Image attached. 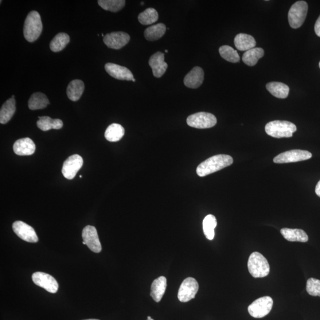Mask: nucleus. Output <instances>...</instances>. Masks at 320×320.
Returning a JSON list of instances; mask_svg holds the SVG:
<instances>
[{
  "label": "nucleus",
  "mask_w": 320,
  "mask_h": 320,
  "mask_svg": "<svg viewBox=\"0 0 320 320\" xmlns=\"http://www.w3.org/2000/svg\"><path fill=\"white\" fill-rule=\"evenodd\" d=\"M83 165V159L80 155L74 154L70 156L64 163L62 174L68 180H72Z\"/></svg>",
  "instance_id": "10"
},
{
  "label": "nucleus",
  "mask_w": 320,
  "mask_h": 320,
  "mask_svg": "<svg viewBox=\"0 0 320 320\" xmlns=\"http://www.w3.org/2000/svg\"><path fill=\"white\" fill-rule=\"evenodd\" d=\"M199 290V284L196 279L187 278L181 284L178 292V298L182 303L189 301L194 298Z\"/></svg>",
  "instance_id": "9"
},
{
  "label": "nucleus",
  "mask_w": 320,
  "mask_h": 320,
  "mask_svg": "<svg viewBox=\"0 0 320 320\" xmlns=\"http://www.w3.org/2000/svg\"><path fill=\"white\" fill-rule=\"evenodd\" d=\"M36 150V146L33 140L29 138L18 139L13 146L15 154L25 156L32 155Z\"/></svg>",
  "instance_id": "18"
},
{
  "label": "nucleus",
  "mask_w": 320,
  "mask_h": 320,
  "mask_svg": "<svg viewBox=\"0 0 320 320\" xmlns=\"http://www.w3.org/2000/svg\"><path fill=\"white\" fill-rule=\"evenodd\" d=\"M147 320H154L153 319H147Z\"/></svg>",
  "instance_id": "43"
},
{
  "label": "nucleus",
  "mask_w": 320,
  "mask_h": 320,
  "mask_svg": "<svg viewBox=\"0 0 320 320\" xmlns=\"http://www.w3.org/2000/svg\"><path fill=\"white\" fill-rule=\"evenodd\" d=\"M130 41V35L123 32H112L103 38V42L108 48L116 50L123 48Z\"/></svg>",
  "instance_id": "14"
},
{
  "label": "nucleus",
  "mask_w": 320,
  "mask_h": 320,
  "mask_svg": "<svg viewBox=\"0 0 320 320\" xmlns=\"http://www.w3.org/2000/svg\"><path fill=\"white\" fill-rule=\"evenodd\" d=\"M85 320H99V319H85Z\"/></svg>",
  "instance_id": "38"
},
{
  "label": "nucleus",
  "mask_w": 320,
  "mask_h": 320,
  "mask_svg": "<svg viewBox=\"0 0 320 320\" xmlns=\"http://www.w3.org/2000/svg\"><path fill=\"white\" fill-rule=\"evenodd\" d=\"M152 319L151 317H150V316H148V319Z\"/></svg>",
  "instance_id": "39"
},
{
  "label": "nucleus",
  "mask_w": 320,
  "mask_h": 320,
  "mask_svg": "<svg viewBox=\"0 0 320 320\" xmlns=\"http://www.w3.org/2000/svg\"><path fill=\"white\" fill-rule=\"evenodd\" d=\"M319 67L320 68V62H319Z\"/></svg>",
  "instance_id": "42"
},
{
  "label": "nucleus",
  "mask_w": 320,
  "mask_h": 320,
  "mask_svg": "<svg viewBox=\"0 0 320 320\" xmlns=\"http://www.w3.org/2000/svg\"><path fill=\"white\" fill-rule=\"evenodd\" d=\"M296 131V127L288 121L274 120L265 126L266 134L276 138H290Z\"/></svg>",
  "instance_id": "3"
},
{
  "label": "nucleus",
  "mask_w": 320,
  "mask_h": 320,
  "mask_svg": "<svg viewBox=\"0 0 320 320\" xmlns=\"http://www.w3.org/2000/svg\"><path fill=\"white\" fill-rule=\"evenodd\" d=\"M84 91V84L80 80H74L69 83L67 90L68 98L73 101L80 99Z\"/></svg>",
  "instance_id": "24"
},
{
  "label": "nucleus",
  "mask_w": 320,
  "mask_h": 320,
  "mask_svg": "<svg viewBox=\"0 0 320 320\" xmlns=\"http://www.w3.org/2000/svg\"><path fill=\"white\" fill-rule=\"evenodd\" d=\"M233 163V158L230 155H214L201 163L197 167V173L199 176L205 177L231 166Z\"/></svg>",
  "instance_id": "1"
},
{
  "label": "nucleus",
  "mask_w": 320,
  "mask_h": 320,
  "mask_svg": "<svg viewBox=\"0 0 320 320\" xmlns=\"http://www.w3.org/2000/svg\"><path fill=\"white\" fill-rule=\"evenodd\" d=\"M311 157L312 154L309 151L294 150L277 155L274 159V162L276 164L295 163L305 161Z\"/></svg>",
  "instance_id": "8"
},
{
  "label": "nucleus",
  "mask_w": 320,
  "mask_h": 320,
  "mask_svg": "<svg viewBox=\"0 0 320 320\" xmlns=\"http://www.w3.org/2000/svg\"><path fill=\"white\" fill-rule=\"evenodd\" d=\"M167 287V279L165 276H160L153 281L151 285V296L156 303H159L165 295Z\"/></svg>",
  "instance_id": "19"
},
{
  "label": "nucleus",
  "mask_w": 320,
  "mask_h": 320,
  "mask_svg": "<svg viewBox=\"0 0 320 320\" xmlns=\"http://www.w3.org/2000/svg\"><path fill=\"white\" fill-rule=\"evenodd\" d=\"M165 52H166V53H167V52H168V50L166 49V50H165Z\"/></svg>",
  "instance_id": "41"
},
{
  "label": "nucleus",
  "mask_w": 320,
  "mask_h": 320,
  "mask_svg": "<svg viewBox=\"0 0 320 320\" xmlns=\"http://www.w3.org/2000/svg\"><path fill=\"white\" fill-rule=\"evenodd\" d=\"M274 301L270 296H263L251 304L248 307V311L254 318H263L270 313Z\"/></svg>",
  "instance_id": "6"
},
{
  "label": "nucleus",
  "mask_w": 320,
  "mask_h": 320,
  "mask_svg": "<svg viewBox=\"0 0 320 320\" xmlns=\"http://www.w3.org/2000/svg\"><path fill=\"white\" fill-rule=\"evenodd\" d=\"M217 123L216 117L207 112L197 113L187 118V123L189 127L198 129L210 128Z\"/></svg>",
  "instance_id": "7"
},
{
  "label": "nucleus",
  "mask_w": 320,
  "mask_h": 320,
  "mask_svg": "<svg viewBox=\"0 0 320 320\" xmlns=\"http://www.w3.org/2000/svg\"><path fill=\"white\" fill-rule=\"evenodd\" d=\"M126 1L124 0H99V5L103 9L112 12H118L122 10L126 5Z\"/></svg>",
  "instance_id": "33"
},
{
  "label": "nucleus",
  "mask_w": 320,
  "mask_h": 320,
  "mask_svg": "<svg viewBox=\"0 0 320 320\" xmlns=\"http://www.w3.org/2000/svg\"><path fill=\"white\" fill-rule=\"evenodd\" d=\"M149 65L156 78L162 77L166 72L168 65L165 61V54L157 52L153 55L149 60Z\"/></svg>",
  "instance_id": "16"
},
{
  "label": "nucleus",
  "mask_w": 320,
  "mask_h": 320,
  "mask_svg": "<svg viewBox=\"0 0 320 320\" xmlns=\"http://www.w3.org/2000/svg\"><path fill=\"white\" fill-rule=\"evenodd\" d=\"M264 51L262 48L255 47L245 52L242 57V60L244 64L252 67V66L255 65L259 60L264 56Z\"/></svg>",
  "instance_id": "29"
},
{
  "label": "nucleus",
  "mask_w": 320,
  "mask_h": 320,
  "mask_svg": "<svg viewBox=\"0 0 320 320\" xmlns=\"http://www.w3.org/2000/svg\"><path fill=\"white\" fill-rule=\"evenodd\" d=\"M105 70L112 77L117 80L132 81L134 79L133 74L130 69L118 64L107 63Z\"/></svg>",
  "instance_id": "15"
},
{
  "label": "nucleus",
  "mask_w": 320,
  "mask_h": 320,
  "mask_svg": "<svg viewBox=\"0 0 320 320\" xmlns=\"http://www.w3.org/2000/svg\"><path fill=\"white\" fill-rule=\"evenodd\" d=\"M166 31L165 25L158 23V24L148 27L144 32V36L147 41H157L165 35Z\"/></svg>",
  "instance_id": "27"
},
{
  "label": "nucleus",
  "mask_w": 320,
  "mask_h": 320,
  "mask_svg": "<svg viewBox=\"0 0 320 320\" xmlns=\"http://www.w3.org/2000/svg\"><path fill=\"white\" fill-rule=\"evenodd\" d=\"M37 126L43 131H48L50 130H60L63 127V122L61 119H53L49 116L39 117Z\"/></svg>",
  "instance_id": "23"
},
{
  "label": "nucleus",
  "mask_w": 320,
  "mask_h": 320,
  "mask_svg": "<svg viewBox=\"0 0 320 320\" xmlns=\"http://www.w3.org/2000/svg\"><path fill=\"white\" fill-rule=\"evenodd\" d=\"M125 129L118 123H113L109 126L105 132L104 136L110 142L119 141L123 138Z\"/></svg>",
  "instance_id": "28"
},
{
  "label": "nucleus",
  "mask_w": 320,
  "mask_h": 320,
  "mask_svg": "<svg viewBox=\"0 0 320 320\" xmlns=\"http://www.w3.org/2000/svg\"><path fill=\"white\" fill-rule=\"evenodd\" d=\"M315 193L320 198V181L318 182L315 187Z\"/></svg>",
  "instance_id": "37"
},
{
  "label": "nucleus",
  "mask_w": 320,
  "mask_h": 320,
  "mask_svg": "<svg viewBox=\"0 0 320 320\" xmlns=\"http://www.w3.org/2000/svg\"><path fill=\"white\" fill-rule=\"evenodd\" d=\"M43 29L41 17L37 11L30 12L26 17L23 33L26 40L29 42L37 41L42 33Z\"/></svg>",
  "instance_id": "2"
},
{
  "label": "nucleus",
  "mask_w": 320,
  "mask_h": 320,
  "mask_svg": "<svg viewBox=\"0 0 320 320\" xmlns=\"http://www.w3.org/2000/svg\"><path fill=\"white\" fill-rule=\"evenodd\" d=\"M217 225L216 217L213 215H208L203 221V229L207 239L212 240L215 236V228Z\"/></svg>",
  "instance_id": "31"
},
{
  "label": "nucleus",
  "mask_w": 320,
  "mask_h": 320,
  "mask_svg": "<svg viewBox=\"0 0 320 320\" xmlns=\"http://www.w3.org/2000/svg\"><path fill=\"white\" fill-rule=\"evenodd\" d=\"M308 7L304 1L296 2L291 7L288 12V21L292 28L298 29L305 21Z\"/></svg>",
  "instance_id": "5"
},
{
  "label": "nucleus",
  "mask_w": 320,
  "mask_h": 320,
  "mask_svg": "<svg viewBox=\"0 0 320 320\" xmlns=\"http://www.w3.org/2000/svg\"><path fill=\"white\" fill-rule=\"evenodd\" d=\"M314 30L316 34L317 35L318 37H320V15L317 19V21H316Z\"/></svg>",
  "instance_id": "36"
},
{
  "label": "nucleus",
  "mask_w": 320,
  "mask_h": 320,
  "mask_svg": "<svg viewBox=\"0 0 320 320\" xmlns=\"http://www.w3.org/2000/svg\"><path fill=\"white\" fill-rule=\"evenodd\" d=\"M83 241L88 247L93 252L98 253L101 251V245L99 239L98 234L95 227L88 225L82 233Z\"/></svg>",
  "instance_id": "13"
},
{
  "label": "nucleus",
  "mask_w": 320,
  "mask_h": 320,
  "mask_svg": "<svg viewBox=\"0 0 320 320\" xmlns=\"http://www.w3.org/2000/svg\"><path fill=\"white\" fill-rule=\"evenodd\" d=\"M204 80V70L201 67H195L185 77L184 84L187 87L197 88L201 86Z\"/></svg>",
  "instance_id": "17"
},
{
  "label": "nucleus",
  "mask_w": 320,
  "mask_h": 320,
  "mask_svg": "<svg viewBox=\"0 0 320 320\" xmlns=\"http://www.w3.org/2000/svg\"><path fill=\"white\" fill-rule=\"evenodd\" d=\"M280 233L289 241L306 243L308 240L307 233L302 229L284 228L281 229Z\"/></svg>",
  "instance_id": "21"
},
{
  "label": "nucleus",
  "mask_w": 320,
  "mask_h": 320,
  "mask_svg": "<svg viewBox=\"0 0 320 320\" xmlns=\"http://www.w3.org/2000/svg\"><path fill=\"white\" fill-rule=\"evenodd\" d=\"M70 38L65 33H60L56 35L50 43V49L54 52H58L63 50L69 44Z\"/></svg>",
  "instance_id": "30"
},
{
  "label": "nucleus",
  "mask_w": 320,
  "mask_h": 320,
  "mask_svg": "<svg viewBox=\"0 0 320 320\" xmlns=\"http://www.w3.org/2000/svg\"><path fill=\"white\" fill-rule=\"evenodd\" d=\"M135 81H136V80H135V79H134L133 80H132V81L135 82Z\"/></svg>",
  "instance_id": "40"
},
{
  "label": "nucleus",
  "mask_w": 320,
  "mask_h": 320,
  "mask_svg": "<svg viewBox=\"0 0 320 320\" xmlns=\"http://www.w3.org/2000/svg\"><path fill=\"white\" fill-rule=\"evenodd\" d=\"M234 44L238 50L241 51L247 50L255 48L256 42L251 35L244 33L238 34L234 39Z\"/></svg>",
  "instance_id": "20"
},
{
  "label": "nucleus",
  "mask_w": 320,
  "mask_h": 320,
  "mask_svg": "<svg viewBox=\"0 0 320 320\" xmlns=\"http://www.w3.org/2000/svg\"><path fill=\"white\" fill-rule=\"evenodd\" d=\"M49 104L48 97L44 93L40 92L33 93L28 101L29 108L32 111L44 109Z\"/></svg>",
  "instance_id": "26"
},
{
  "label": "nucleus",
  "mask_w": 320,
  "mask_h": 320,
  "mask_svg": "<svg viewBox=\"0 0 320 320\" xmlns=\"http://www.w3.org/2000/svg\"><path fill=\"white\" fill-rule=\"evenodd\" d=\"M250 274L255 278H264L270 272V266L265 257L259 252H254L248 261Z\"/></svg>",
  "instance_id": "4"
},
{
  "label": "nucleus",
  "mask_w": 320,
  "mask_h": 320,
  "mask_svg": "<svg viewBox=\"0 0 320 320\" xmlns=\"http://www.w3.org/2000/svg\"><path fill=\"white\" fill-rule=\"evenodd\" d=\"M307 291L311 296L320 297V280L314 278H310L307 282Z\"/></svg>",
  "instance_id": "35"
},
{
  "label": "nucleus",
  "mask_w": 320,
  "mask_h": 320,
  "mask_svg": "<svg viewBox=\"0 0 320 320\" xmlns=\"http://www.w3.org/2000/svg\"><path fill=\"white\" fill-rule=\"evenodd\" d=\"M15 110H16L15 100L11 97L3 104L1 111H0V123L6 124L9 122L12 118Z\"/></svg>",
  "instance_id": "22"
},
{
  "label": "nucleus",
  "mask_w": 320,
  "mask_h": 320,
  "mask_svg": "<svg viewBox=\"0 0 320 320\" xmlns=\"http://www.w3.org/2000/svg\"><path fill=\"white\" fill-rule=\"evenodd\" d=\"M219 52L222 58H223L226 61L232 62V63H237L240 60L239 54L231 46L228 45L221 46L219 49Z\"/></svg>",
  "instance_id": "34"
},
{
  "label": "nucleus",
  "mask_w": 320,
  "mask_h": 320,
  "mask_svg": "<svg viewBox=\"0 0 320 320\" xmlns=\"http://www.w3.org/2000/svg\"><path fill=\"white\" fill-rule=\"evenodd\" d=\"M268 91L277 98L286 99L290 93V88L280 82H271L266 84Z\"/></svg>",
  "instance_id": "25"
},
{
  "label": "nucleus",
  "mask_w": 320,
  "mask_h": 320,
  "mask_svg": "<svg viewBox=\"0 0 320 320\" xmlns=\"http://www.w3.org/2000/svg\"><path fill=\"white\" fill-rule=\"evenodd\" d=\"M13 229L15 234L23 240L33 243L38 241V237L34 229L25 222L21 221L14 222Z\"/></svg>",
  "instance_id": "12"
},
{
  "label": "nucleus",
  "mask_w": 320,
  "mask_h": 320,
  "mask_svg": "<svg viewBox=\"0 0 320 320\" xmlns=\"http://www.w3.org/2000/svg\"><path fill=\"white\" fill-rule=\"evenodd\" d=\"M32 280L37 286L45 289L50 293L55 294L58 290V283L56 279L51 275L45 273L35 272L32 275Z\"/></svg>",
  "instance_id": "11"
},
{
  "label": "nucleus",
  "mask_w": 320,
  "mask_h": 320,
  "mask_svg": "<svg viewBox=\"0 0 320 320\" xmlns=\"http://www.w3.org/2000/svg\"><path fill=\"white\" fill-rule=\"evenodd\" d=\"M158 19V14L153 8H148L138 15V21L140 24L150 25L157 22Z\"/></svg>",
  "instance_id": "32"
}]
</instances>
